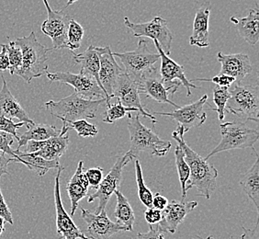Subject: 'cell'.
<instances>
[{"mask_svg": "<svg viewBox=\"0 0 259 239\" xmlns=\"http://www.w3.org/2000/svg\"><path fill=\"white\" fill-rule=\"evenodd\" d=\"M96 49L100 57L99 78L100 85L107 96L106 105H109L111 100L110 97L114 90L115 84L120 74L124 72V70L121 69L120 65L116 62L110 46L96 47Z\"/></svg>", "mask_w": 259, "mask_h": 239, "instance_id": "cell-16", "label": "cell"}, {"mask_svg": "<svg viewBox=\"0 0 259 239\" xmlns=\"http://www.w3.org/2000/svg\"><path fill=\"white\" fill-rule=\"evenodd\" d=\"M69 145V135L62 134L45 140V145L41 149L31 153L39 155L46 160H59L61 156L65 154Z\"/></svg>", "mask_w": 259, "mask_h": 239, "instance_id": "cell-28", "label": "cell"}, {"mask_svg": "<svg viewBox=\"0 0 259 239\" xmlns=\"http://www.w3.org/2000/svg\"><path fill=\"white\" fill-rule=\"evenodd\" d=\"M145 218L149 225H155L159 224L162 219V211L155 209L154 207H150L145 212Z\"/></svg>", "mask_w": 259, "mask_h": 239, "instance_id": "cell-43", "label": "cell"}, {"mask_svg": "<svg viewBox=\"0 0 259 239\" xmlns=\"http://www.w3.org/2000/svg\"><path fill=\"white\" fill-rule=\"evenodd\" d=\"M42 1L47 10V20L42 22L40 30L53 41V47L49 48V50L63 49L66 44V35L70 20L73 17L65 13L64 10L57 11L53 10L47 0Z\"/></svg>", "mask_w": 259, "mask_h": 239, "instance_id": "cell-11", "label": "cell"}, {"mask_svg": "<svg viewBox=\"0 0 259 239\" xmlns=\"http://www.w3.org/2000/svg\"><path fill=\"white\" fill-rule=\"evenodd\" d=\"M114 194L117 198V205L115 208L114 216L117 223L127 228V231H133L135 224V212L130 205L129 201L121 193L120 189H116Z\"/></svg>", "mask_w": 259, "mask_h": 239, "instance_id": "cell-30", "label": "cell"}, {"mask_svg": "<svg viewBox=\"0 0 259 239\" xmlns=\"http://www.w3.org/2000/svg\"><path fill=\"white\" fill-rule=\"evenodd\" d=\"M175 158H176V167L178 170V174L180 178V185H181V193H182V202H185L187 197V189L186 186L190 179V171L189 166L185 161L184 152L181 149L180 145H177L175 149Z\"/></svg>", "mask_w": 259, "mask_h": 239, "instance_id": "cell-31", "label": "cell"}, {"mask_svg": "<svg viewBox=\"0 0 259 239\" xmlns=\"http://www.w3.org/2000/svg\"><path fill=\"white\" fill-rule=\"evenodd\" d=\"M5 223L6 221L4 220V218L0 216V236L5 231Z\"/></svg>", "mask_w": 259, "mask_h": 239, "instance_id": "cell-49", "label": "cell"}, {"mask_svg": "<svg viewBox=\"0 0 259 239\" xmlns=\"http://www.w3.org/2000/svg\"><path fill=\"white\" fill-rule=\"evenodd\" d=\"M84 29L76 20L72 18L70 20L67 35H66V44L65 48H68L72 53L79 49L81 43L84 37Z\"/></svg>", "mask_w": 259, "mask_h": 239, "instance_id": "cell-32", "label": "cell"}, {"mask_svg": "<svg viewBox=\"0 0 259 239\" xmlns=\"http://www.w3.org/2000/svg\"><path fill=\"white\" fill-rule=\"evenodd\" d=\"M210 8L209 3L202 6L195 14L193 30L190 38V45L205 48L209 45V20Z\"/></svg>", "mask_w": 259, "mask_h": 239, "instance_id": "cell-23", "label": "cell"}, {"mask_svg": "<svg viewBox=\"0 0 259 239\" xmlns=\"http://www.w3.org/2000/svg\"><path fill=\"white\" fill-rule=\"evenodd\" d=\"M14 153L20 158V163L25 165L29 170L34 171L40 177L45 176L50 170H58L62 167L59 160H46L39 155L22 152L20 149L14 150Z\"/></svg>", "mask_w": 259, "mask_h": 239, "instance_id": "cell-27", "label": "cell"}, {"mask_svg": "<svg viewBox=\"0 0 259 239\" xmlns=\"http://www.w3.org/2000/svg\"><path fill=\"white\" fill-rule=\"evenodd\" d=\"M217 59L222 65L220 74L233 76L235 83L241 84L244 77L249 75L253 70L249 56L245 54L224 55L219 52L217 54Z\"/></svg>", "mask_w": 259, "mask_h": 239, "instance_id": "cell-20", "label": "cell"}, {"mask_svg": "<svg viewBox=\"0 0 259 239\" xmlns=\"http://www.w3.org/2000/svg\"><path fill=\"white\" fill-rule=\"evenodd\" d=\"M106 103V99L89 100L74 92L58 101L49 100L45 107L55 118L61 120L63 125L77 120L94 119L100 106Z\"/></svg>", "mask_w": 259, "mask_h": 239, "instance_id": "cell-3", "label": "cell"}, {"mask_svg": "<svg viewBox=\"0 0 259 239\" xmlns=\"http://www.w3.org/2000/svg\"><path fill=\"white\" fill-rule=\"evenodd\" d=\"M6 49L8 52L9 61H10V75H16V73L20 70L22 65V54L20 47L15 45L14 42H10L8 45H5Z\"/></svg>", "mask_w": 259, "mask_h": 239, "instance_id": "cell-37", "label": "cell"}, {"mask_svg": "<svg viewBox=\"0 0 259 239\" xmlns=\"http://www.w3.org/2000/svg\"><path fill=\"white\" fill-rule=\"evenodd\" d=\"M209 239H220V238H214V237H212V236H210V238Z\"/></svg>", "mask_w": 259, "mask_h": 239, "instance_id": "cell-52", "label": "cell"}, {"mask_svg": "<svg viewBox=\"0 0 259 239\" xmlns=\"http://www.w3.org/2000/svg\"><path fill=\"white\" fill-rule=\"evenodd\" d=\"M147 41L140 39L137 48L132 52L112 53L124 65V72L131 79L138 84L145 75L157 69L155 63L160 60L158 53H151L148 50Z\"/></svg>", "mask_w": 259, "mask_h": 239, "instance_id": "cell-6", "label": "cell"}, {"mask_svg": "<svg viewBox=\"0 0 259 239\" xmlns=\"http://www.w3.org/2000/svg\"><path fill=\"white\" fill-rule=\"evenodd\" d=\"M124 24L133 31L135 37H149L153 40L157 41L164 53L169 55L173 34L167 26L166 20L157 16L148 22L135 23L131 22L128 17H125Z\"/></svg>", "mask_w": 259, "mask_h": 239, "instance_id": "cell-10", "label": "cell"}, {"mask_svg": "<svg viewBox=\"0 0 259 239\" xmlns=\"http://www.w3.org/2000/svg\"><path fill=\"white\" fill-rule=\"evenodd\" d=\"M3 81L2 89L0 90V116L9 119H17L26 124L34 123L30 119L25 110L9 90L4 75H1Z\"/></svg>", "mask_w": 259, "mask_h": 239, "instance_id": "cell-21", "label": "cell"}, {"mask_svg": "<svg viewBox=\"0 0 259 239\" xmlns=\"http://www.w3.org/2000/svg\"><path fill=\"white\" fill-rule=\"evenodd\" d=\"M128 130L131 145L127 152L134 158H136L141 152H146L151 155L164 156L171 148V143L161 139L152 130L145 127L140 121L141 114H128Z\"/></svg>", "mask_w": 259, "mask_h": 239, "instance_id": "cell-4", "label": "cell"}, {"mask_svg": "<svg viewBox=\"0 0 259 239\" xmlns=\"http://www.w3.org/2000/svg\"><path fill=\"white\" fill-rule=\"evenodd\" d=\"M210 236H211V235H209V236H207V237H206L205 239H209L210 238Z\"/></svg>", "mask_w": 259, "mask_h": 239, "instance_id": "cell-51", "label": "cell"}, {"mask_svg": "<svg viewBox=\"0 0 259 239\" xmlns=\"http://www.w3.org/2000/svg\"><path fill=\"white\" fill-rule=\"evenodd\" d=\"M14 43L22 54V65L16 75L30 84L31 80L48 72L47 53L50 50L39 43L34 31H31L29 36L17 38Z\"/></svg>", "mask_w": 259, "mask_h": 239, "instance_id": "cell-2", "label": "cell"}, {"mask_svg": "<svg viewBox=\"0 0 259 239\" xmlns=\"http://www.w3.org/2000/svg\"><path fill=\"white\" fill-rule=\"evenodd\" d=\"M212 94H213V103L215 105V108L212 109V110L218 113L219 121L221 123H223L225 120L226 104L230 99L229 88L216 86L212 90Z\"/></svg>", "mask_w": 259, "mask_h": 239, "instance_id": "cell-35", "label": "cell"}, {"mask_svg": "<svg viewBox=\"0 0 259 239\" xmlns=\"http://www.w3.org/2000/svg\"><path fill=\"white\" fill-rule=\"evenodd\" d=\"M10 67V61L8 56V52L6 49L5 45H1V51H0V71L9 70Z\"/></svg>", "mask_w": 259, "mask_h": 239, "instance_id": "cell-47", "label": "cell"}, {"mask_svg": "<svg viewBox=\"0 0 259 239\" xmlns=\"http://www.w3.org/2000/svg\"><path fill=\"white\" fill-rule=\"evenodd\" d=\"M230 99L227 101L225 112L237 116L244 121L258 122V86L241 85L239 83L229 87Z\"/></svg>", "mask_w": 259, "mask_h": 239, "instance_id": "cell-5", "label": "cell"}, {"mask_svg": "<svg viewBox=\"0 0 259 239\" xmlns=\"http://www.w3.org/2000/svg\"><path fill=\"white\" fill-rule=\"evenodd\" d=\"M168 205V200L166 197L160 194L159 192H156L153 195V201H152V207L155 209L163 211Z\"/></svg>", "mask_w": 259, "mask_h": 239, "instance_id": "cell-46", "label": "cell"}, {"mask_svg": "<svg viewBox=\"0 0 259 239\" xmlns=\"http://www.w3.org/2000/svg\"><path fill=\"white\" fill-rule=\"evenodd\" d=\"M135 239H165L164 232L157 224L150 225V229L146 233H138Z\"/></svg>", "mask_w": 259, "mask_h": 239, "instance_id": "cell-42", "label": "cell"}, {"mask_svg": "<svg viewBox=\"0 0 259 239\" xmlns=\"http://www.w3.org/2000/svg\"><path fill=\"white\" fill-rule=\"evenodd\" d=\"M198 206L197 202H177L172 201L162 211V219L157 225L164 232L175 234L186 216Z\"/></svg>", "mask_w": 259, "mask_h": 239, "instance_id": "cell-19", "label": "cell"}, {"mask_svg": "<svg viewBox=\"0 0 259 239\" xmlns=\"http://www.w3.org/2000/svg\"><path fill=\"white\" fill-rule=\"evenodd\" d=\"M89 189L90 183L84 171V162L80 160L75 174L71 178L66 186V190L71 202V216L75 214L80 201H82L89 194Z\"/></svg>", "mask_w": 259, "mask_h": 239, "instance_id": "cell-22", "label": "cell"}, {"mask_svg": "<svg viewBox=\"0 0 259 239\" xmlns=\"http://www.w3.org/2000/svg\"><path fill=\"white\" fill-rule=\"evenodd\" d=\"M85 174L87 179L89 180L90 186H91L93 189H98L100 182L103 179V170H102V168L98 167V168L89 169L85 171Z\"/></svg>", "mask_w": 259, "mask_h": 239, "instance_id": "cell-40", "label": "cell"}, {"mask_svg": "<svg viewBox=\"0 0 259 239\" xmlns=\"http://www.w3.org/2000/svg\"><path fill=\"white\" fill-rule=\"evenodd\" d=\"M25 125V123L20 122L15 124L11 119H9L4 116H0V131H3L6 133H9L10 135H13L15 139H19V135L17 134V130Z\"/></svg>", "mask_w": 259, "mask_h": 239, "instance_id": "cell-39", "label": "cell"}, {"mask_svg": "<svg viewBox=\"0 0 259 239\" xmlns=\"http://www.w3.org/2000/svg\"><path fill=\"white\" fill-rule=\"evenodd\" d=\"M0 216L3 217L4 220L6 221V223H9L10 224H14L13 222V216L11 214V211L8 205L6 204L5 199H4V196L2 194V191H1V188H0Z\"/></svg>", "mask_w": 259, "mask_h": 239, "instance_id": "cell-44", "label": "cell"}, {"mask_svg": "<svg viewBox=\"0 0 259 239\" xmlns=\"http://www.w3.org/2000/svg\"><path fill=\"white\" fill-rule=\"evenodd\" d=\"M65 170L64 167L58 169L55 180V205L56 212V228L59 239H89L85 234L75 225L71 215L67 214L63 205L60 193L61 173Z\"/></svg>", "mask_w": 259, "mask_h": 239, "instance_id": "cell-15", "label": "cell"}, {"mask_svg": "<svg viewBox=\"0 0 259 239\" xmlns=\"http://www.w3.org/2000/svg\"><path fill=\"white\" fill-rule=\"evenodd\" d=\"M76 1H78V0H67V3H66V5L65 6V9L68 8L69 6L73 5Z\"/></svg>", "mask_w": 259, "mask_h": 239, "instance_id": "cell-50", "label": "cell"}, {"mask_svg": "<svg viewBox=\"0 0 259 239\" xmlns=\"http://www.w3.org/2000/svg\"><path fill=\"white\" fill-rule=\"evenodd\" d=\"M12 162L18 163V160L14 157L9 156L8 154H4L3 152L0 151V179L3 175L10 174L8 171V166Z\"/></svg>", "mask_w": 259, "mask_h": 239, "instance_id": "cell-45", "label": "cell"}, {"mask_svg": "<svg viewBox=\"0 0 259 239\" xmlns=\"http://www.w3.org/2000/svg\"><path fill=\"white\" fill-rule=\"evenodd\" d=\"M240 239H258V222L253 229H247L243 227V234Z\"/></svg>", "mask_w": 259, "mask_h": 239, "instance_id": "cell-48", "label": "cell"}, {"mask_svg": "<svg viewBox=\"0 0 259 239\" xmlns=\"http://www.w3.org/2000/svg\"><path fill=\"white\" fill-rule=\"evenodd\" d=\"M185 131L181 125H179L172 134V138L176 140L178 145L184 152L185 161L190 168V179L186 186L187 191L195 187L198 189V196L210 199V196L217 187L218 170L214 166L203 158L200 154L191 149L184 140Z\"/></svg>", "mask_w": 259, "mask_h": 239, "instance_id": "cell-1", "label": "cell"}, {"mask_svg": "<svg viewBox=\"0 0 259 239\" xmlns=\"http://www.w3.org/2000/svg\"><path fill=\"white\" fill-rule=\"evenodd\" d=\"M137 85L140 93L146 95L147 98L155 100L158 103H168L174 106L176 109L180 108L179 105L169 100V96L174 95L178 91L180 84L174 83L171 85H165L160 76L158 68L149 75H145Z\"/></svg>", "mask_w": 259, "mask_h": 239, "instance_id": "cell-17", "label": "cell"}, {"mask_svg": "<svg viewBox=\"0 0 259 239\" xmlns=\"http://www.w3.org/2000/svg\"><path fill=\"white\" fill-rule=\"evenodd\" d=\"M74 61H75V64L80 65V67H81L80 71L83 72L85 75L92 76L96 80V82L99 84L100 89L102 90L101 85H100V78H99L100 57H99L98 52L96 49V46L90 45L89 48L85 52H83L82 54L74 55Z\"/></svg>", "mask_w": 259, "mask_h": 239, "instance_id": "cell-29", "label": "cell"}, {"mask_svg": "<svg viewBox=\"0 0 259 239\" xmlns=\"http://www.w3.org/2000/svg\"><path fill=\"white\" fill-rule=\"evenodd\" d=\"M81 217L87 224L85 236L89 239H110L113 234L121 231H127V228L112 222L108 217L106 210H103L100 214L91 212L89 210L80 207Z\"/></svg>", "mask_w": 259, "mask_h": 239, "instance_id": "cell-13", "label": "cell"}, {"mask_svg": "<svg viewBox=\"0 0 259 239\" xmlns=\"http://www.w3.org/2000/svg\"><path fill=\"white\" fill-rule=\"evenodd\" d=\"M15 137L9 133H6L3 131H0V151L4 154L10 155L11 157H14L18 160V163H20V158L14 153V150H12L11 146L14 143Z\"/></svg>", "mask_w": 259, "mask_h": 239, "instance_id": "cell-38", "label": "cell"}, {"mask_svg": "<svg viewBox=\"0 0 259 239\" xmlns=\"http://www.w3.org/2000/svg\"><path fill=\"white\" fill-rule=\"evenodd\" d=\"M28 131L19 136L18 149L24 146L29 141H45L51 137L60 135L61 130L54 125L45 124H26Z\"/></svg>", "mask_w": 259, "mask_h": 239, "instance_id": "cell-26", "label": "cell"}, {"mask_svg": "<svg viewBox=\"0 0 259 239\" xmlns=\"http://www.w3.org/2000/svg\"><path fill=\"white\" fill-rule=\"evenodd\" d=\"M231 21L234 23L240 36L249 45H255L259 41V10L257 8L249 10L248 15L244 18L232 17Z\"/></svg>", "mask_w": 259, "mask_h": 239, "instance_id": "cell-24", "label": "cell"}, {"mask_svg": "<svg viewBox=\"0 0 259 239\" xmlns=\"http://www.w3.org/2000/svg\"><path fill=\"white\" fill-rule=\"evenodd\" d=\"M140 94L141 93L138 85L123 72L120 74L115 84L114 90L110 99H116L125 107L136 109L139 111L141 116L149 119L154 125L157 124V120L155 116L151 114L149 110L145 109L144 105L142 104Z\"/></svg>", "mask_w": 259, "mask_h": 239, "instance_id": "cell-12", "label": "cell"}, {"mask_svg": "<svg viewBox=\"0 0 259 239\" xmlns=\"http://www.w3.org/2000/svg\"><path fill=\"white\" fill-rule=\"evenodd\" d=\"M135 167L140 201L147 208H150V207H152V201H153V195L154 194L151 191V189L147 188V186L145 185L144 177H143V170H142V166L140 164L139 160H135Z\"/></svg>", "mask_w": 259, "mask_h": 239, "instance_id": "cell-34", "label": "cell"}, {"mask_svg": "<svg viewBox=\"0 0 259 239\" xmlns=\"http://www.w3.org/2000/svg\"><path fill=\"white\" fill-rule=\"evenodd\" d=\"M106 106H107V109L105 110L104 116L102 119V121L106 124H114L118 120L123 119L129 112H133V111L139 112L138 110L134 108L125 107L118 100L113 104H111V102H110V104L106 105Z\"/></svg>", "mask_w": 259, "mask_h": 239, "instance_id": "cell-33", "label": "cell"}, {"mask_svg": "<svg viewBox=\"0 0 259 239\" xmlns=\"http://www.w3.org/2000/svg\"><path fill=\"white\" fill-rule=\"evenodd\" d=\"M135 158L131 154H126L118 156V158L115 162L114 166L111 168L109 174L102 179L100 182L97 191L93 194L89 196L88 202L91 204L96 200L99 201V205L96 209V214H100L103 210L106 209V206L108 205L110 197L114 194L116 189H120V181L122 178V170L125 166Z\"/></svg>", "mask_w": 259, "mask_h": 239, "instance_id": "cell-8", "label": "cell"}, {"mask_svg": "<svg viewBox=\"0 0 259 239\" xmlns=\"http://www.w3.org/2000/svg\"><path fill=\"white\" fill-rule=\"evenodd\" d=\"M220 130L222 135L221 142L205 157L206 160L225 151L253 148L258 140V131L249 128L242 122L222 123V125H220Z\"/></svg>", "mask_w": 259, "mask_h": 239, "instance_id": "cell-7", "label": "cell"}, {"mask_svg": "<svg viewBox=\"0 0 259 239\" xmlns=\"http://www.w3.org/2000/svg\"><path fill=\"white\" fill-rule=\"evenodd\" d=\"M153 41L157 49V53L159 54L160 60H161L159 74L164 84L168 86L174 83H179L180 85H183L187 90V96L190 97L191 89H199V88L187 78L185 74L184 67L182 65L177 64L174 60L171 59L161 48L157 41Z\"/></svg>", "mask_w": 259, "mask_h": 239, "instance_id": "cell-18", "label": "cell"}, {"mask_svg": "<svg viewBox=\"0 0 259 239\" xmlns=\"http://www.w3.org/2000/svg\"><path fill=\"white\" fill-rule=\"evenodd\" d=\"M254 150V154H255V160H254V165L251 167L245 174L242 177L240 180V184L244 189L245 194L248 196L252 203L255 206V209L259 212V160L258 154L256 150L254 147L252 148Z\"/></svg>", "mask_w": 259, "mask_h": 239, "instance_id": "cell-25", "label": "cell"}, {"mask_svg": "<svg viewBox=\"0 0 259 239\" xmlns=\"http://www.w3.org/2000/svg\"><path fill=\"white\" fill-rule=\"evenodd\" d=\"M46 75L51 82H60L72 86L75 89V93L89 100L106 99L104 91L100 89L96 80L89 75H85L80 71L79 74L71 72H47Z\"/></svg>", "mask_w": 259, "mask_h": 239, "instance_id": "cell-9", "label": "cell"}, {"mask_svg": "<svg viewBox=\"0 0 259 239\" xmlns=\"http://www.w3.org/2000/svg\"><path fill=\"white\" fill-rule=\"evenodd\" d=\"M208 101V95H203L199 100L180 107L171 112H156L155 114L167 116L176 121L179 125H181L185 133L192 128L199 127L204 124L207 119V114L204 111V105Z\"/></svg>", "mask_w": 259, "mask_h": 239, "instance_id": "cell-14", "label": "cell"}, {"mask_svg": "<svg viewBox=\"0 0 259 239\" xmlns=\"http://www.w3.org/2000/svg\"><path fill=\"white\" fill-rule=\"evenodd\" d=\"M63 126H66L70 130H75V132L77 133V135L81 137H94L99 133V130L95 125L88 123L87 120L85 119L70 122V123L63 125Z\"/></svg>", "mask_w": 259, "mask_h": 239, "instance_id": "cell-36", "label": "cell"}, {"mask_svg": "<svg viewBox=\"0 0 259 239\" xmlns=\"http://www.w3.org/2000/svg\"><path fill=\"white\" fill-rule=\"evenodd\" d=\"M198 81H205V82H213L215 85L219 87H225L229 88L232 84H234L235 79L233 76L225 75V74H219L218 75H215L212 78H198Z\"/></svg>", "mask_w": 259, "mask_h": 239, "instance_id": "cell-41", "label": "cell"}]
</instances>
